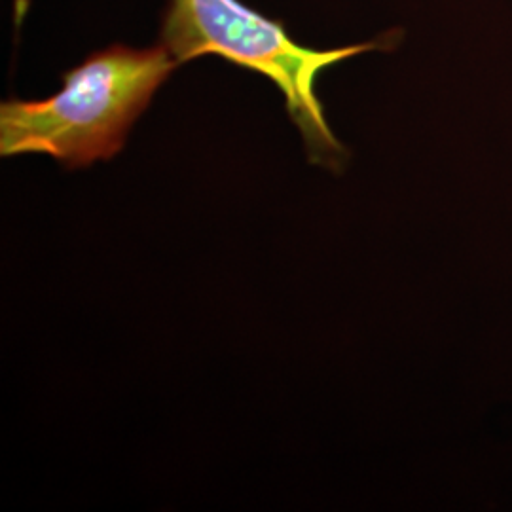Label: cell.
I'll use <instances>...</instances> for the list:
<instances>
[{
	"mask_svg": "<svg viewBox=\"0 0 512 512\" xmlns=\"http://www.w3.org/2000/svg\"><path fill=\"white\" fill-rule=\"evenodd\" d=\"M177 67L164 44L95 52L63 74L52 97L0 105V154H48L67 169L110 160Z\"/></svg>",
	"mask_w": 512,
	"mask_h": 512,
	"instance_id": "cell-1",
	"label": "cell"
},
{
	"mask_svg": "<svg viewBox=\"0 0 512 512\" xmlns=\"http://www.w3.org/2000/svg\"><path fill=\"white\" fill-rule=\"evenodd\" d=\"M160 44L179 65L202 55H220L266 76L283 93L311 162L334 171L346 164L348 150L330 129L317 97V78L346 59L376 50L378 42L313 50L294 42L283 23L247 8L241 0H169Z\"/></svg>",
	"mask_w": 512,
	"mask_h": 512,
	"instance_id": "cell-2",
	"label": "cell"
}]
</instances>
